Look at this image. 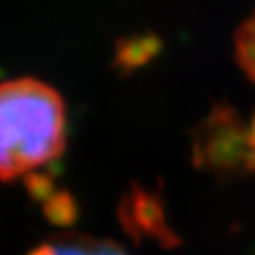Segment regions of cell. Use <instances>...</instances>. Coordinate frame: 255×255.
I'll use <instances>...</instances> for the list:
<instances>
[{"mask_svg":"<svg viewBox=\"0 0 255 255\" xmlns=\"http://www.w3.org/2000/svg\"><path fill=\"white\" fill-rule=\"evenodd\" d=\"M66 104L36 78L0 82V182L55 163L66 149Z\"/></svg>","mask_w":255,"mask_h":255,"instance_id":"cell-1","label":"cell"},{"mask_svg":"<svg viewBox=\"0 0 255 255\" xmlns=\"http://www.w3.org/2000/svg\"><path fill=\"white\" fill-rule=\"evenodd\" d=\"M28 255H128L123 246L114 240L68 235L46 240L34 246Z\"/></svg>","mask_w":255,"mask_h":255,"instance_id":"cell-2","label":"cell"},{"mask_svg":"<svg viewBox=\"0 0 255 255\" xmlns=\"http://www.w3.org/2000/svg\"><path fill=\"white\" fill-rule=\"evenodd\" d=\"M235 55L240 68L255 83V11L242 23L235 36Z\"/></svg>","mask_w":255,"mask_h":255,"instance_id":"cell-3","label":"cell"}]
</instances>
